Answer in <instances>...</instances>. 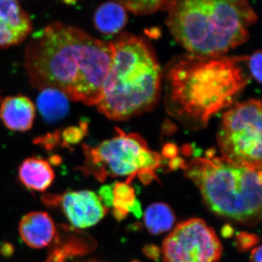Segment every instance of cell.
<instances>
[{"mask_svg":"<svg viewBox=\"0 0 262 262\" xmlns=\"http://www.w3.org/2000/svg\"><path fill=\"white\" fill-rule=\"evenodd\" d=\"M113 42L56 22L34 34L24 67L36 89H55L69 99L96 106L113 63Z\"/></svg>","mask_w":262,"mask_h":262,"instance_id":"obj_1","label":"cell"},{"mask_svg":"<svg viewBox=\"0 0 262 262\" xmlns=\"http://www.w3.org/2000/svg\"><path fill=\"white\" fill-rule=\"evenodd\" d=\"M248 58L193 54L176 58L164 72L168 113L189 128L206 127L247 86L249 78L241 63Z\"/></svg>","mask_w":262,"mask_h":262,"instance_id":"obj_2","label":"cell"},{"mask_svg":"<svg viewBox=\"0 0 262 262\" xmlns=\"http://www.w3.org/2000/svg\"><path fill=\"white\" fill-rule=\"evenodd\" d=\"M166 24L191 54L223 56L246 42L257 15L247 1H170Z\"/></svg>","mask_w":262,"mask_h":262,"instance_id":"obj_3","label":"cell"},{"mask_svg":"<svg viewBox=\"0 0 262 262\" xmlns=\"http://www.w3.org/2000/svg\"><path fill=\"white\" fill-rule=\"evenodd\" d=\"M113 43V63L96 106L110 120L122 121L154 107L163 74L154 51L142 38L123 34Z\"/></svg>","mask_w":262,"mask_h":262,"instance_id":"obj_4","label":"cell"},{"mask_svg":"<svg viewBox=\"0 0 262 262\" xmlns=\"http://www.w3.org/2000/svg\"><path fill=\"white\" fill-rule=\"evenodd\" d=\"M181 165L205 204L217 216L241 225L255 226L261 222V170L211 155Z\"/></svg>","mask_w":262,"mask_h":262,"instance_id":"obj_5","label":"cell"},{"mask_svg":"<svg viewBox=\"0 0 262 262\" xmlns=\"http://www.w3.org/2000/svg\"><path fill=\"white\" fill-rule=\"evenodd\" d=\"M116 135L92 147L83 145L84 173L103 182L107 177L136 176L144 180L156 179L155 170L161 166L163 158L152 151L139 134H126L117 127Z\"/></svg>","mask_w":262,"mask_h":262,"instance_id":"obj_6","label":"cell"},{"mask_svg":"<svg viewBox=\"0 0 262 262\" xmlns=\"http://www.w3.org/2000/svg\"><path fill=\"white\" fill-rule=\"evenodd\" d=\"M261 102L237 103L223 114L216 139L222 157L231 163L261 170Z\"/></svg>","mask_w":262,"mask_h":262,"instance_id":"obj_7","label":"cell"},{"mask_svg":"<svg viewBox=\"0 0 262 262\" xmlns=\"http://www.w3.org/2000/svg\"><path fill=\"white\" fill-rule=\"evenodd\" d=\"M162 251L164 262H219L223 247L214 229L195 218L176 226Z\"/></svg>","mask_w":262,"mask_h":262,"instance_id":"obj_8","label":"cell"},{"mask_svg":"<svg viewBox=\"0 0 262 262\" xmlns=\"http://www.w3.org/2000/svg\"><path fill=\"white\" fill-rule=\"evenodd\" d=\"M59 201L65 216L77 228L96 225L108 211L99 196L92 191H71L63 194Z\"/></svg>","mask_w":262,"mask_h":262,"instance_id":"obj_9","label":"cell"},{"mask_svg":"<svg viewBox=\"0 0 262 262\" xmlns=\"http://www.w3.org/2000/svg\"><path fill=\"white\" fill-rule=\"evenodd\" d=\"M32 30L30 17L18 2L0 0V50L20 44Z\"/></svg>","mask_w":262,"mask_h":262,"instance_id":"obj_10","label":"cell"},{"mask_svg":"<svg viewBox=\"0 0 262 262\" xmlns=\"http://www.w3.org/2000/svg\"><path fill=\"white\" fill-rule=\"evenodd\" d=\"M19 234L29 247L43 248L51 244L56 235L54 222L46 212L33 211L24 215L19 224Z\"/></svg>","mask_w":262,"mask_h":262,"instance_id":"obj_11","label":"cell"},{"mask_svg":"<svg viewBox=\"0 0 262 262\" xmlns=\"http://www.w3.org/2000/svg\"><path fill=\"white\" fill-rule=\"evenodd\" d=\"M35 114L34 103L21 95L5 98L0 106V119L12 130L23 132L32 128Z\"/></svg>","mask_w":262,"mask_h":262,"instance_id":"obj_12","label":"cell"},{"mask_svg":"<svg viewBox=\"0 0 262 262\" xmlns=\"http://www.w3.org/2000/svg\"><path fill=\"white\" fill-rule=\"evenodd\" d=\"M18 178L31 190L45 192L53 184L55 173L47 160L32 157L24 160L19 167Z\"/></svg>","mask_w":262,"mask_h":262,"instance_id":"obj_13","label":"cell"},{"mask_svg":"<svg viewBox=\"0 0 262 262\" xmlns=\"http://www.w3.org/2000/svg\"><path fill=\"white\" fill-rule=\"evenodd\" d=\"M127 20L126 10L120 2H106L99 5L95 11V27L106 35L120 32L126 25Z\"/></svg>","mask_w":262,"mask_h":262,"instance_id":"obj_14","label":"cell"},{"mask_svg":"<svg viewBox=\"0 0 262 262\" xmlns=\"http://www.w3.org/2000/svg\"><path fill=\"white\" fill-rule=\"evenodd\" d=\"M37 105L39 113L48 122L59 121L70 111V99L63 92L55 89L40 90Z\"/></svg>","mask_w":262,"mask_h":262,"instance_id":"obj_15","label":"cell"},{"mask_svg":"<svg viewBox=\"0 0 262 262\" xmlns=\"http://www.w3.org/2000/svg\"><path fill=\"white\" fill-rule=\"evenodd\" d=\"M175 215L165 203H153L146 208L144 222L150 233L160 234L168 232L175 223Z\"/></svg>","mask_w":262,"mask_h":262,"instance_id":"obj_16","label":"cell"},{"mask_svg":"<svg viewBox=\"0 0 262 262\" xmlns=\"http://www.w3.org/2000/svg\"><path fill=\"white\" fill-rule=\"evenodd\" d=\"M124 8L137 15L149 14L159 10H166L170 1H121Z\"/></svg>","mask_w":262,"mask_h":262,"instance_id":"obj_17","label":"cell"},{"mask_svg":"<svg viewBox=\"0 0 262 262\" xmlns=\"http://www.w3.org/2000/svg\"><path fill=\"white\" fill-rule=\"evenodd\" d=\"M88 123L80 122L78 126L67 127L62 133L63 145L72 146L78 144L87 134Z\"/></svg>","mask_w":262,"mask_h":262,"instance_id":"obj_18","label":"cell"},{"mask_svg":"<svg viewBox=\"0 0 262 262\" xmlns=\"http://www.w3.org/2000/svg\"><path fill=\"white\" fill-rule=\"evenodd\" d=\"M248 67L251 75L258 83L261 82V52L258 51L248 57Z\"/></svg>","mask_w":262,"mask_h":262,"instance_id":"obj_19","label":"cell"},{"mask_svg":"<svg viewBox=\"0 0 262 262\" xmlns=\"http://www.w3.org/2000/svg\"><path fill=\"white\" fill-rule=\"evenodd\" d=\"M251 262H261V247L254 248L251 253Z\"/></svg>","mask_w":262,"mask_h":262,"instance_id":"obj_20","label":"cell"},{"mask_svg":"<svg viewBox=\"0 0 262 262\" xmlns=\"http://www.w3.org/2000/svg\"><path fill=\"white\" fill-rule=\"evenodd\" d=\"M88 262H99V261H88Z\"/></svg>","mask_w":262,"mask_h":262,"instance_id":"obj_21","label":"cell"},{"mask_svg":"<svg viewBox=\"0 0 262 262\" xmlns=\"http://www.w3.org/2000/svg\"><path fill=\"white\" fill-rule=\"evenodd\" d=\"M0 101H1V96H0Z\"/></svg>","mask_w":262,"mask_h":262,"instance_id":"obj_22","label":"cell"}]
</instances>
